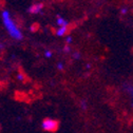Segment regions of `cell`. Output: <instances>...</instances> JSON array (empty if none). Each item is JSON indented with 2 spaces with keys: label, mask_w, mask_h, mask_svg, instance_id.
<instances>
[{
  "label": "cell",
  "mask_w": 133,
  "mask_h": 133,
  "mask_svg": "<svg viewBox=\"0 0 133 133\" xmlns=\"http://www.w3.org/2000/svg\"><path fill=\"white\" fill-rule=\"evenodd\" d=\"M1 19H2V23L8 32V34L10 35L11 38H13L14 40H18V41L23 39V34L21 30L15 23L9 11L4 10L1 12Z\"/></svg>",
  "instance_id": "obj_1"
},
{
  "label": "cell",
  "mask_w": 133,
  "mask_h": 133,
  "mask_svg": "<svg viewBox=\"0 0 133 133\" xmlns=\"http://www.w3.org/2000/svg\"><path fill=\"white\" fill-rule=\"evenodd\" d=\"M41 128L46 132H54L58 128V122L53 118H45L41 123Z\"/></svg>",
  "instance_id": "obj_2"
},
{
  "label": "cell",
  "mask_w": 133,
  "mask_h": 133,
  "mask_svg": "<svg viewBox=\"0 0 133 133\" xmlns=\"http://www.w3.org/2000/svg\"><path fill=\"white\" fill-rule=\"evenodd\" d=\"M43 10V3L41 2H37V3H34L29 6L28 9V12L32 15H37V14H40Z\"/></svg>",
  "instance_id": "obj_3"
},
{
  "label": "cell",
  "mask_w": 133,
  "mask_h": 133,
  "mask_svg": "<svg viewBox=\"0 0 133 133\" xmlns=\"http://www.w3.org/2000/svg\"><path fill=\"white\" fill-rule=\"evenodd\" d=\"M56 23H57V26L60 28V26H68L69 22L66 21L64 18H62L61 16H57V19H56Z\"/></svg>",
  "instance_id": "obj_4"
},
{
  "label": "cell",
  "mask_w": 133,
  "mask_h": 133,
  "mask_svg": "<svg viewBox=\"0 0 133 133\" xmlns=\"http://www.w3.org/2000/svg\"><path fill=\"white\" fill-rule=\"evenodd\" d=\"M66 32H68V26H60L56 31V35L61 37V36H64L66 34Z\"/></svg>",
  "instance_id": "obj_5"
},
{
  "label": "cell",
  "mask_w": 133,
  "mask_h": 133,
  "mask_svg": "<svg viewBox=\"0 0 133 133\" xmlns=\"http://www.w3.org/2000/svg\"><path fill=\"white\" fill-rule=\"evenodd\" d=\"M52 55H53V53L50 51V50H45V51H44V57H46V58H51Z\"/></svg>",
  "instance_id": "obj_6"
},
{
  "label": "cell",
  "mask_w": 133,
  "mask_h": 133,
  "mask_svg": "<svg viewBox=\"0 0 133 133\" xmlns=\"http://www.w3.org/2000/svg\"><path fill=\"white\" fill-rule=\"evenodd\" d=\"M57 69L58 70H62L63 69V63L62 62H58L57 63Z\"/></svg>",
  "instance_id": "obj_7"
},
{
  "label": "cell",
  "mask_w": 133,
  "mask_h": 133,
  "mask_svg": "<svg viewBox=\"0 0 133 133\" xmlns=\"http://www.w3.org/2000/svg\"><path fill=\"white\" fill-rule=\"evenodd\" d=\"M63 51H64V52H69V51H70V46H69V44H66V45L63 48Z\"/></svg>",
  "instance_id": "obj_8"
},
{
  "label": "cell",
  "mask_w": 133,
  "mask_h": 133,
  "mask_svg": "<svg viewBox=\"0 0 133 133\" xmlns=\"http://www.w3.org/2000/svg\"><path fill=\"white\" fill-rule=\"evenodd\" d=\"M71 41H72V37H71V36L69 35L68 37H66V43H68V44H69V43H70Z\"/></svg>",
  "instance_id": "obj_9"
},
{
  "label": "cell",
  "mask_w": 133,
  "mask_h": 133,
  "mask_svg": "<svg viewBox=\"0 0 133 133\" xmlns=\"http://www.w3.org/2000/svg\"><path fill=\"white\" fill-rule=\"evenodd\" d=\"M35 30H36V25H34V24L31 25V28H30V31H31V32H34Z\"/></svg>",
  "instance_id": "obj_10"
},
{
  "label": "cell",
  "mask_w": 133,
  "mask_h": 133,
  "mask_svg": "<svg viewBox=\"0 0 133 133\" xmlns=\"http://www.w3.org/2000/svg\"><path fill=\"white\" fill-rule=\"evenodd\" d=\"M17 78H18L19 80H23V79H24V78H23V75H22V74H18V75H17Z\"/></svg>",
  "instance_id": "obj_11"
},
{
  "label": "cell",
  "mask_w": 133,
  "mask_h": 133,
  "mask_svg": "<svg viewBox=\"0 0 133 133\" xmlns=\"http://www.w3.org/2000/svg\"><path fill=\"white\" fill-rule=\"evenodd\" d=\"M79 57H80L79 53H74V54H73V58H79Z\"/></svg>",
  "instance_id": "obj_12"
},
{
  "label": "cell",
  "mask_w": 133,
  "mask_h": 133,
  "mask_svg": "<svg viewBox=\"0 0 133 133\" xmlns=\"http://www.w3.org/2000/svg\"><path fill=\"white\" fill-rule=\"evenodd\" d=\"M4 48V45L3 44H1V43H0V49H3Z\"/></svg>",
  "instance_id": "obj_13"
}]
</instances>
